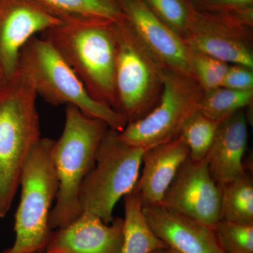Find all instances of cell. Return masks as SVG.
I'll return each mask as SVG.
<instances>
[{
    "label": "cell",
    "instance_id": "obj_1",
    "mask_svg": "<svg viewBox=\"0 0 253 253\" xmlns=\"http://www.w3.org/2000/svg\"><path fill=\"white\" fill-rule=\"evenodd\" d=\"M41 37L64 58L91 97L114 109L117 51L114 22L64 21L43 32Z\"/></svg>",
    "mask_w": 253,
    "mask_h": 253
},
{
    "label": "cell",
    "instance_id": "obj_2",
    "mask_svg": "<svg viewBox=\"0 0 253 253\" xmlns=\"http://www.w3.org/2000/svg\"><path fill=\"white\" fill-rule=\"evenodd\" d=\"M37 98L18 71L0 86V218L9 212L23 168L42 138Z\"/></svg>",
    "mask_w": 253,
    "mask_h": 253
},
{
    "label": "cell",
    "instance_id": "obj_3",
    "mask_svg": "<svg viewBox=\"0 0 253 253\" xmlns=\"http://www.w3.org/2000/svg\"><path fill=\"white\" fill-rule=\"evenodd\" d=\"M109 126L67 105L62 134L54 140L52 158L59 189L49 214L51 230L68 225L83 213L79 193L86 176L93 169L98 148Z\"/></svg>",
    "mask_w": 253,
    "mask_h": 253
},
{
    "label": "cell",
    "instance_id": "obj_4",
    "mask_svg": "<svg viewBox=\"0 0 253 253\" xmlns=\"http://www.w3.org/2000/svg\"><path fill=\"white\" fill-rule=\"evenodd\" d=\"M17 71L33 86L38 96L50 104L72 105L119 132L127 124L126 118L109 105L91 97L64 58L42 37L32 38L21 50Z\"/></svg>",
    "mask_w": 253,
    "mask_h": 253
},
{
    "label": "cell",
    "instance_id": "obj_5",
    "mask_svg": "<svg viewBox=\"0 0 253 253\" xmlns=\"http://www.w3.org/2000/svg\"><path fill=\"white\" fill-rule=\"evenodd\" d=\"M54 139L41 138L21 174V200L15 214L14 244L1 253L45 251L52 230L49 214L56 201L59 180L52 158Z\"/></svg>",
    "mask_w": 253,
    "mask_h": 253
},
{
    "label": "cell",
    "instance_id": "obj_6",
    "mask_svg": "<svg viewBox=\"0 0 253 253\" xmlns=\"http://www.w3.org/2000/svg\"><path fill=\"white\" fill-rule=\"evenodd\" d=\"M116 36L115 111L127 123L139 119L157 104L166 66L141 41L126 17L114 22Z\"/></svg>",
    "mask_w": 253,
    "mask_h": 253
},
{
    "label": "cell",
    "instance_id": "obj_7",
    "mask_svg": "<svg viewBox=\"0 0 253 253\" xmlns=\"http://www.w3.org/2000/svg\"><path fill=\"white\" fill-rule=\"evenodd\" d=\"M119 131L109 128L103 136L93 169L86 176L79 193L83 212L112 222L113 210L120 199L134 189L146 148L121 140Z\"/></svg>",
    "mask_w": 253,
    "mask_h": 253
},
{
    "label": "cell",
    "instance_id": "obj_8",
    "mask_svg": "<svg viewBox=\"0 0 253 253\" xmlns=\"http://www.w3.org/2000/svg\"><path fill=\"white\" fill-rule=\"evenodd\" d=\"M204 90L193 76L166 68L157 104L139 119L118 132L121 140L146 148L177 137L191 116L199 111Z\"/></svg>",
    "mask_w": 253,
    "mask_h": 253
},
{
    "label": "cell",
    "instance_id": "obj_9",
    "mask_svg": "<svg viewBox=\"0 0 253 253\" xmlns=\"http://www.w3.org/2000/svg\"><path fill=\"white\" fill-rule=\"evenodd\" d=\"M251 28L232 18L193 12L182 38L191 51L253 69Z\"/></svg>",
    "mask_w": 253,
    "mask_h": 253
},
{
    "label": "cell",
    "instance_id": "obj_10",
    "mask_svg": "<svg viewBox=\"0 0 253 253\" xmlns=\"http://www.w3.org/2000/svg\"><path fill=\"white\" fill-rule=\"evenodd\" d=\"M220 187L212 179L206 158H188L179 168L161 206L214 231L220 215Z\"/></svg>",
    "mask_w": 253,
    "mask_h": 253
},
{
    "label": "cell",
    "instance_id": "obj_11",
    "mask_svg": "<svg viewBox=\"0 0 253 253\" xmlns=\"http://www.w3.org/2000/svg\"><path fill=\"white\" fill-rule=\"evenodd\" d=\"M63 22L35 0H0L1 84L17 72L20 54L28 42Z\"/></svg>",
    "mask_w": 253,
    "mask_h": 253
},
{
    "label": "cell",
    "instance_id": "obj_12",
    "mask_svg": "<svg viewBox=\"0 0 253 253\" xmlns=\"http://www.w3.org/2000/svg\"><path fill=\"white\" fill-rule=\"evenodd\" d=\"M118 2L136 35L166 68L193 76L192 52L179 34L158 17L143 0H118Z\"/></svg>",
    "mask_w": 253,
    "mask_h": 253
},
{
    "label": "cell",
    "instance_id": "obj_13",
    "mask_svg": "<svg viewBox=\"0 0 253 253\" xmlns=\"http://www.w3.org/2000/svg\"><path fill=\"white\" fill-rule=\"evenodd\" d=\"M124 219L106 224L97 216L83 212L68 225L54 229L46 253H121Z\"/></svg>",
    "mask_w": 253,
    "mask_h": 253
},
{
    "label": "cell",
    "instance_id": "obj_14",
    "mask_svg": "<svg viewBox=\"0 0 253 253\" xmlns=\"http://www.w3.org/2000/svg\"><path fill=\"white\" fill-rule=\"evenodd\" d=\"M155 234L174 253H224L212 229L161 205L143 206Z\"/></svg>",
    "mask_w": 253,
    "mask_h": 253
},
{
    "label": "cell",
    "instance_id": "obj_15",
    "mask_svg": "<svg viewBox=\"0 0 253 253\" xmlns=\"http://www.w3.org/2000/svg\"><path fill=\"white\" fill-rule=\"evenodd\" d=\"M189 158V149L180 135L146 150L142 172L132 191L142 206L161 204L179 168Z\"/></svg>",
    "mask_w": 253,
    "mask_h": 253
},
{
    "label": "cell",
    "instance_id": "obj_16",
    "mask_svg": "<svg viewBox=\"0 0 253 253\" xmlns=\"http://www.w3.org/2000/svg\"><path fill=\"white\" fill-rule=\"evenodd\" d=\"M248 142L245 110L219 123L206 159L212 179L219 186L246 172L244 158Z\"/></svg>",
    "mask_w": 253,
    "mask_h": 253
},
{
    "label": "cell",
    "instance_id": "obj_17",
    "mask_svg": "<svg viewBox=\"0 0 253 253\" xmlns=\"http://www.w3.org/2000/svg\"><path fill=\"white\" fill-rule=\"evenodd\" d=\"M124 228L121 253H151L167 248L149 226L139 196L131 191L124 196Z\"/></svg>",
    "mask_w": 253,
    "mask_h": 253
},
{
    "label": "cell",
    "instance_id": "obj_18",
    "mask_svg": "<svg viewBox=\"0 0 253 253\" xmlns=\"http://www.w3.org/2000/svg\"><path fill=\"white\" fill-rule=\"evenodd\" d=\"M50 14L64 21L104 20L117 22L125 18L118 0H35Z\"/></svg>",
    "mask_w": 253,
    "mask_h": 253
},
{
    "label": "cell",
    "instance_id": "obj_19",
    "mask_svg": "<svg viewBox=\"0 0 253 253\" xmlns=\"http://www.w3.org/2000/svg\"><path fill=\"white\" fill-rule=\"evenodd\" d=\"M219 187L221 220L253 224V180L251 173L246 171Z\"/></svg>",
    "mask_w": 253,
    "mask_h": 253
},
{
    "label": "cell",
    "instance_id": "obj_20",
    "mask_svg": "<svg viewBox=\"0 0 253 253\" xmlns=\"http://www.w3.org/2000/svg\"><path fill=\"white\" fill-rule=\"evenodd\" d=\"M253 101V90H234L219 86L204 91L199 112L212 121L221 123L251 106Z\"/></svg>",
    "mask_w": 253,
    "mask_h": 253
},
{
    "label": "cell",
    "instance_id": "obj_21",
    "mask_svg": "<svg viewBox=\"0 0 253 253\" xmlns=\"http://www.w3.org/2000/svg\"><path fill=\"white\" fill-rule=\"evenodd\" d=\"M219 123L198 111L183 126L180 135L189 151V158L201 161L206 158L214 140Z\"/></svg>",
    "mask_w": 253,
    "mask_h": 253
},
{
    "label": "cell",
    "instance_id": "obj_22",
    "mask_svg": "<svg viewBox=\"0 0 253 253\" xmlns=\"http://www.w3.org/2000/svg\"><path fill=\"white\" fill-rule=\"evenodd\" d=\"M224 253H253V224L220 220L214 229Z\"/></svg>",
    "mask_w": 253,
    "mask_h": 253
},
{
    "label": "cell",
    "instance_id": "obj_23",
    "mask_svg": "<svg viewBox=\"0 0 253 253\" xmlns=\"http://www.w3.org/2000/svg\"><path fill=\"white\" fill-rule=\"evenodd\" d=\"M192 75L205 91L221 86L229 64L208 55L191 51Z\"/></svg>",
    "mask_w": 253,
    "mask_h": 253
},
{
    "label": "cell",
    "instance_id": "obj_24",
    "mask_svg": "<svg viewBox=\"0 0 253 253\" xmlns=\"http://www.w3.org/2000/svg\"><path fill=\"white\" fill-rule=\"evenodd\" d=\"M146 4L183 38L192 13L183 0H143Z\"/></svg>",
    "mask_w": 253,
    "mask_h": 253
},
{
    "label": "cell",
    "instance_id": "obj_25",
    "mask_svg": "<svg viewBox=\"0 0 253 253\" xmlns=\"http://www.w3.org/2000/svg\"><path fill=\"white\" fill-rule=\"evenodd\" d=\"M221 86L234 90H253V68L241 65H229Z\"/></svg>",
    "mask_w": 253,
    "mask_h": 253
},
{
    "label": "cell",
    "instance_id": "obj_26",
    "mask_svg": "<svg viewBox=\"0 0 253 253\" xmlns=\"http://www.w3.org/2000/svg\"><path fill=\"white\" fill-rule=\"evenodd\" d=\"M151 253H174L172 251H170L168 248H163V249H159L153 251Z\"/></svg>",
    "mask_w": 253,
    "mask_h": 253
},
{
    "label": "cell",
    "instance_id": "obj_27",
    "mask_svg": "<svg viewBox=\"0 0 253 253\" xmlns=\"http://www.w3.org/2000/svg\"><path fill=\"white\" fill-rule=\"evenodd\" d=\"M46 253L45 251H42V252H37V253Z\"/></svg>",
    "mask_w": 253,
    "mask_h": 253
},
{
    "label": "cell",
    "instance_id": "obj_28",
    "mask_svg": "<svg viewBox=\"0 0 253 253\" xmlns=\"http://www.w3.org/2000/svg\"><path fill=\"white\" fill-rule=\"evenodd\" d=\"M1 85V76H0V86Z\"/></svg>",
    "mask_w": 253,
    "mask_h": 253
}]
</instances>
